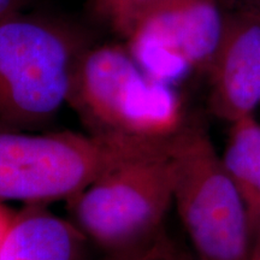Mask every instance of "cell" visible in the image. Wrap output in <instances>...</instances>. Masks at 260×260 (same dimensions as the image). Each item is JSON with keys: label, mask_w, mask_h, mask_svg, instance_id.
<instances>
[{"label": "cell", "mask_w": 260, "mask_h": 260, "mask_svg": "<svg viewBox=\"0 0 260 260\" xmlns=\"http://www.w3.org/2000/svg\"><path fill=\"white\" fill-rule=\"evenodd\" d=\"M68 105L87 133L109 139L170 141L188 122L175 87L149 77L124 45L82 52Z\"/></svg>", "instance_id": "1"}, {"label": "cell", "mask_w": 260, "mask_h": 260, "mask_svg": "<svg viewBox=\"0 0 260 260\" xmlns=\"http://www.w3.org/2000/svg\"><path fill=\"white\" fill-rule=\"evenodd\" d=\"M171 140L116 162L67 201L73 223L107 254L140 251L165 232L174 206Z\"/></svg>", "instance_id": "2"}, {"label": "cell", "mask_w": 260, "mask_h": 260, "mask_svg": "<svg viewBox=\"0 0 260 260\" xmlns=\"http://www.w3.org/2000/svg\"><path fill=\"white\" fill-rule=\"evenodd\" d=\"M87 47L65 24L25 12L0 23V129L34 130L50 123L68 105Z\"/></svg>", "instance_id": "3"}, {"label": "cell", "mask_w": 260, "mask_h": 260, "mask_svg": "<svg viewBox=\"0 0 260 260\" xmlns=\"http://www.w3.org/2000/svg\"><path fill=\"white\" fill-rule=\"evenodd\" d=\"M174 206L198 260H251L245 201L205 126L189 121L170 142Z\"/></svg>", "instance_id": "4"}, {"label": "cell", "mask_w": 260, "mask_h": 260, "mask_svg": "<svg viewBox=\"0 0 260 260\" xmlns=\"http://www.w3.org/2000/svg\"><path fill=\"white\" fill-rule=\"evenodd\" d=\"M160 142L0 129V201L70 200L116 162Z\"/></svg>", "instance_id": "5"}, {"label": "cell", "mask_w": 260, "mask_h": 260, "mask_svg": "<svg viewBox=\"0 0 260 260\" xmlns=\"http://www.w3.org/2000/svg\"><path fill=\"white\" fill-rule=\"evenodd\" d=\"M225 28L217 0H158L123 40L149 77L175 86L193 71L209 70Z\"/></svg>", "instance_id": "6"}, {"label": "cell", "mask_w": 260, "mask_h": 260, "mask_svg": "<svg viewBox=\"0 0 260 260\" xmlns=\"http://www.w3.org/2000/svg\"><path fill=\"white\" fill-rule=\"evenodd\" d=\"M211 110L233 123L260 105V21L226 23L222 44L211 63Z\"/></svg>", "instance_id": "7"}, {"label": "cell", "mask_w": 260, "mask_h": 260, "mask_svg": "<svg viewBox=\"0 0 260 260\" xmlns=\"http://www.w3.org/2000/svg\"><path fill=\"white\" fill-rule=\"evenodd\" d=\"M88 242L70 218L45 205H25L15 214L0 260H84Z\"/></svg>", "instance_id": "8"}, {"label": "cell", "mask_w": 260, "mask_h": 260, "mask_svg": "<svg viewBox=\"0 0 260 260\" xmlns=\"http://www.w3.org/2000/svg\"><path fill=\"white\" fill-rule=\"evenodd\" d=\"M230 124L220 157L245 201L254 237L260 229V122L253 113Z\"/></svg>", "instance_id": "9"}, {"label": "cell", "mask_w": 260, "mask_h": 260, "mask_svg": "<svg viewBox=\"0 0 260 260\" xmlns=\"http://www.w3.org/2000/svg\"><path fill=\"white\" fill-rule=\"evenodd\" d=\"M158 0H92L93 12L122 39L146 9Z\"/></svg>", "instance_id": "10"}, {"label": "cell", "mask_w": 260, "mask_h": 260, "mask_svg": "<svg viewBox=\"0 0 260 260\" xmlns=\"http://www.w3.org/2000/svg\"><path fill=\"white\" fill-rule=\"evenodd\" d=\"M148 260H191L189 256L182 253L180 249L175 246L170 237L164 233L159 237L157 243L154 245L153 251L149 255Z\"/></svg>", "instance_id": "11"}, {"label": "cell", "mask_w": 260, "mask_h": 260, "mask_svg": "<svg viewBox=\"0 0 260 260\" xmlns=\"http://www.w3.org/2000/svg\"><path fill=\"white\" fill-rule=\"evenodd\" d=\"M30 0H0V23L24 12Z\"/></svg>", "instance_id": "12"}, {"label": "cell", "mask_w": 260, "mask_h": 260, "mask_svg": "<svg viewBox=\"0 0 260 260\" xmlns=\"http://www.w3.org/2000/svg\"><path fill=\"white\" fill-rule=\"evenodd\" d=\"M15 214L16 212H12L9 207L5 206L3 201H0V253H2L11 224L14 222Z\"/></svg>", "instance_id": "13"}, {"label": "cell", "mask_w": 260, "mask_h": 260, "mask_svg": "<svg viewBox=\"0 0 260 260\" xmlns=\"http://www.w3.org/2000/svg\"><path fill=\"white\" fill-rule=\"evenodd\" d=\"M164 233H162V234H164ZM162 234H161V235H162ZM160 236H159V237H160ZM159 237L157 240H155L154 242H152L151 245L145 247V248L140 249V251L132 252V253H125V254H107L106 258L103 259V260H148L149 255H151L152 251H153L154 245L157 243V241L159 240Z\"/></svg>", "instance_id": "14"}, {"label": "cell", "mask_w": 260, "mask_h": 260, "mask_svg": "<svg viewBox=\"0 0 260 260\" xmlns=\"http://www.w3.org/2000/svg\"><path fill=\"white\" fill-rule=\"evenodd\" d=\"M251 260H260V229L253 237V248Z\"/></svg>", "instance_id": "15"}]
</instances>
